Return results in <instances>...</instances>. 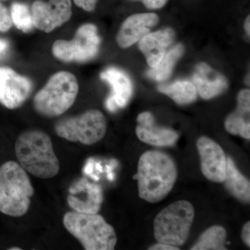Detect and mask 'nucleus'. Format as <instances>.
<instances>
[{"instance_id": "obj_31", "label": "nucleus", "mask_w": 250, "mask_h": 250, "mask_svg": "<svg viewBox=\"0 0 250 250\" xmlns=\"http://www.w3.org/2000/svg\"><path fill=\"white\" fill-rule=\"evenodd\" d=\"M250 16H248V17L246 18V22H245V29H246L247 34H248V36H250Z\"/></svg>"}, {"instance_id": "obj_33", "label": "nucleus", "mask_w": 250, "mask_h": 250, "mask_svg": "<svg viewBox=\"0 0 250 250\" xmlns=\"http://www.w3.org/2000/svg\"><path fill=\"white\" fill-rule=\"evenodd\" d=\"M11 250H21V248H11V249H10Z\"/></svg>"}, {"instance_id": "obj_32", "label": "nucleus", "mask_w": 250, "mask_h": 250, "mask_svg": "<svg viewBox=\"0 0 250 250\" xmlns=\"http://www.w3.org/2000/svg\"><path fill=\"white\" fill-rule=\"evenodd\" d=\"M96 167L98 171H100V172H103V167H102V166L100 165V164H96Z\"/></svg>"}, {"instance_id": "obj_16", "label": "nucleus", "mask_w": 250, "mask_h": 250, "mask_svg": "<svg viewBox=\"0 0 250 250\" xmlns=\"http://www.w3.org/2000/svg\"><path fill=\"white\" fill-rule=\"evenodd\" d=\"M192 83L197 93L205 100H210L224 93L228 87L226 77L213 70L206 62H201L195 67L192 77Z\"/></svg>"}, {"instance_id": "obj_28", "label": "nucleus", "mask_w": 250, "mask_h": 250, "mask_svg": "<svg viewBox=\"0 0 250 250\" xmlns=\"http://www.w3.org/2000/svg\"><path fill=\"white\" fill-rule=\"evenodd\" d=\"M149 250H179V248L165 244V243H158L153 245L149 248Z\"/></svg>"}, {"instance_id": "obj_24", "label": "nucleus", "mask_w": 250, "mask_h": 250, "mask_svg": "<svg viewBox=\"0 0 250 250\" xmlns=\"http://www.w3.org/2000/svg\"><path fill=\"white\" fill-rule=\"evenodd\" d=\"M12 24L11 15L4 5L0 3V31L6 32L9 31Z\"/></svg>"}, {"instance_id": "obj_30", "label": "nucleus", "mask_w": 250, "mask_h": 250, "mask_svg": "<svg viewBox=\"0 0 250 250\" xmlns=\"http://www.w3.org/2000/svg\"><path fill=\"white\" fill-rule=\"evenodd\" d=\"M94 166V161L93 159H90L84 167V173L86 174H90L93 172Z\"/></svg>"}, {"instance_id": "obj_25", "label": "nucleus", "mask_w": 250, "mask_h": 250, "mask_svg": "<svg viewBox=\"0 0 250 250\" xmlns=\"http://www.w3.org/2000/svg\"><path fill=\"white\" fill-rule=\"evenodd\" d=\"M98 0H74V2L79 7L88 12L95 10Z\"/></svg>"}, {"instance_id": "obj_21", "label": "nucleus", "mask_w": 250, "mask_h": 250, "mask_svg": "<svg viewBox=\"0 0 250 250\" xmlns=\"http://www.w3.org/2000/svg\"><path fill=\"white\" fill-rule=\"evenodd\" d=\"M184 47L182 44H178L170 50L166 52L160 62L155 67L148 70L147 76L156 82H163L170 76L176 62L183 55Z\"/></svg>"}, {"instance_id": "obj_18", "label": "nucleus", "mask_w": 250, "mask_h": 250, "mask_svg": "<svg viewBox=\"0 0 250 250\" xmlns=\"http://www.w3.org/2000/svg\"><path fill=\"white\" fill-rule=\"evenodd\" d=\"M236 111L229 115L225 121V129L229 134L250 139V91L242 90L237 97Z\"/></svg>"}, {"instance_id": "obj_19", "label": "nucleus", "mask_w": 250, "mask_h": 250, "mask_svg": "<svg viewBox=\"0 0 250 250\" xmlns=\"http://www.w3.org/2000/svg\"><path fill=\"white\" fill-rule=\"evenodd\" d=\"M223 183L235 198L243 203L250 202V181L240 172L231 158L228 157L226 175Z\"/></svg>"}, {"instance_id": "obj_3", "label": "nucleus", "mask_w": 250, "mask_h": 250, "mask_svg": "<svg viewBox=\"0 0 250 250\" xmlns=\"http://www.w3.org/2000/svg\"><path fill=\"white\" fill-rule=\"evenodd\" d=\"M34 193L25 170L15 161L0 167V212L12 217H21L29 210Z\"/></svg>"}, {"instance_id": "obj_11", "label": "nucleus", "mask_w": 250, "mask_h": 250, "mask_svg": "<svg viewBox=\"0 0 250 250\" xmlns=\"http://www.w3.org/2000/svg\"><path fill=\"white\" fill-rule=\"evenodd\" d=\"M197 148L203 175L211 182L223 183L226 175L228 157L223 148L207 136H202L198 139Z\"/></svg>"}, {"instance_id": "obj_27", "label": "nucleus", "mask_w": 250, "mask_h": 250, "mask_svg": "<svg viewBox=\"0 0 250 250\" xmlns=\"http://www.w3.org/2000/svg\"><path fill=\"white\" fill-rule=\"evenodd\" d=\"M241 238L248 248L250 247V222L245 224L242 229Z\"/></svg>"}, {"instance_id": "obj_2", "label": "nucleus", "mask_w": 250, "mask_h": 250, "mask_svg": "<svg viewBox=\"0 0 250 250\" xmlns=\"http://www.w3.org/2000/svg\"><path fill=\"white\" fill-rule=\"evenodd\" d=\"M20 165L38 178L50 179L58 174L60 164L49 135L29 130L18 136L15 145Z\"/></svg>"}, {"instance_id": "obj_12", "label": "nucleus", "mask_w": 250, "mask_h": 250, "mask_svg": "<svg viewBox=\"0 0 250 250\" xmlns=\"http://www.w3.org/2000/svg\"><path fill=\"white\" fill-rule=\"evenodd\" d=\"M67 203L70 208L82 213H98L103 202L101 186L83 177L70 187Z\"/></svg>"}, {"instance_id": "obj_17", "label": "nucleus", "mask_w": 250, "mask_h": 250, "mask_svg": "<svg viewBox=\"0 0 250 250\" xmlns=\"http://www.w3.org/2000/svg\"><path fill=\"white\" fill-rule=\"evenodd\" d=\"M174 32L170 28L150 33L140 40L139 47L146 57L149 67H155L173 42Z\"/></svg>"}, {"instance_id": "obj_4", "label": "nucleus", "mask_w": 250, "mask_h": 250, "mask_svg": "<svg viewBox=\"0 0 250 250\" xmlns=\"http://www.w3.org/2000/svg\"><path fill=\"white\" fill-rule=\"evenodd\" d=\"M63 225L85 250H112L116 246L114 228L98 213L67 212L63 217Z\"/></svg>"}, {"instance_id": "obj_5", "label": "nucleus", "mask_w": 250, "mask_h": 250, "mask_svg": "<svg viewBox=\"0 0 250 250\" xmlns=\"http://www.w3.org/2000/svg\"><path fill=\"white\" fill-rule=\"evenodd\" d=\"M78 93L79 83L75 75L60 71L52 75L45 86L36 94L33 104L41 116L54 118L71 107Z\"/></svg>"}, {"instance_id": "obj_22", "label": "nucleus", "mask_w": 250, "mask_h": 250, "mask_svg": "<svg viewBox=\"0 0 250 250\" xmlns=\"http://www.w3.org/2000/svg\"><path fill=\"white\" fill-rule=\"evenodd\" d=\"M227 231L223 227L214 225L210 227L202 233L192 250H225Z\"/></svg>"}, {"instance_id": "obj_20", "label": "nucleus", "mask_w": 250, "mask_h": 250, "mask_svg": "<svg viewBox=\"0 0 250 250\" xmlns=\"http://www.w3.org/2000/svg\"><path fill=\"white\" fill-rule=\"evenodd\" d=\"M158 90L170 97L179 104H188L195 102L197 92L192 82L187 80L177 81L170 84L159 85Z\"/></svg>"}, {"instance_id": "obj_7", "label": "nucleus", "mask_w": 250, "mask_h": 250, "mask_svg": "<svg viewBox=\"0 0 250 250\" xmlns=\"http://www.w3.org/2000/svg\"><path fill=\"white\" fill-rule=\"evenodd\" d=\"M106 118L99 110L92 109L82 115L68 117L57 122L54 126L59 137L92 146L101 141L106 132Z\"/></svg>"}, {"instance_id": "obj_26", "label": "nucleus", "mask_w": 250, "mask_h": 250, "mask_svg": "<svg viewBox=\"0 0 250 250\" xmlns=\"http://www.w3.org/2000/svg\"><path fill=\"white\" fill-rule=\"evenodd\" d=\"M149 9H161L165 6L168 0H140Z\"/></svg>"}, {"instance_id": "obj_1", "label": "nucleus", "mask_w": 250, "mask_h": 250, "mask_svg": "<svg viewBox=\"0 0 250 250\" xmlns=\"http://www.w3.org/2000/svg\"><path fill=\"white\" fill-rule=\"evenodd\" d=\"M177 177L175 163L165 152L149 150L143 153L138 164L139 195L149 203L164 200L172 189Z\"/></svg>"}, {"instance_id": "obj_6", "label": "nucleus", "mask_w": 250, "mask_h": 250, "mask_svg": "<svg viewBox=\"0 0 250 250\" xmlns=\"http://www.w3.org/2000/svg\"><path fill=\"white\" fill-rule=\"evenodd\" d=\"M195 217L193 206L186 200L173 202L161 210L154 220L158 243L180 248L187 242Z\"/></svg>"}, {"instance_id": "obj_23", "label": "nucleus", "mask_w": 250, "mask_h": 250, "mask_svg": "<svg viewBox=\"0 0 250 250\" xmlns=\"http://www.w3.org/2000/svg\"><path fill=\"white\" fill-rule=\"evenodd\" d=\"M11 18L13 24L22 32H29L34 27L31 11L25 4L20 2L12 4Z\"/></svg>"}, {"instance_id": "obj_14", "label": "nucleus", "mask_w": 250, "mask_h": 250, "mask_svg": "<svg viewBox=\"0 0 250 250\" xmlns=\"http://www.w3.org/2000/svg\"><path fill=\"white\" fill-rule=\"evenodd\" d=\"M137 123L136 136L146 144L155 147H170L174 146L179 139V134L174 130L157 126L150 112L139 114Z\"/></svg>"}, {"instance_id": "obj_13", "label": "nucleus", "mask_w": 250, "mask_h": 250, "mask_svg": "<svg viewBox=\"0 0 250 250\" xmlns=\"http://www.w3.org/2000/svg\"><path fill=\"white\" fill-rule=\"evenodd\" d=\"M100 77L112 87V93L106 101L108 111L115 112L126 106L133 93L132 82L129 75L121 69L110 67L101 72Z\"/></svg>"}, {"instance_id": "obj_10", "label": "nucleus", "mask_w": 250, "mask_h": 250, "mask_svg": "<svg viewBox=\"0 0 250 250\" xmlns=\"http://www.w3.org/2000/svg\"><path fill=\"white\" fill-rule=\"evenodd\" d=\"M32 83L27 77L19 75L11 67H0V104L9 108L20 107L27 100Z\"/></svg>"}, {"instance_id": "obj_8", "label": "nucleus", "mask_w": 250, "mask_h": 250, "mask_svg": "<svg viewBox=\"0 0 250 250\" xmlns=\"http://www.w3.org/2000/svg\"><path fill=\"white\" fill-rule=\"evenodd\" d=\"M101 39L98 28L91 23L82 24L72 40H57L52 45V54L64 62H87L96 57Z\"/></svg>"}, {"instance_id": "obj_9", "label": "nucleus", "mask_w": 250, "mask_h": 250, "mask_svg": "<svg viewBox=\"0 0 250 250\" xmlns=\"http://www.w3.org/2000/svg\"><path fill=\"white\" fill-rule=\"evenodd\" d=\"M31 13L34 27L49 33L70 21L72 2L70 0H37L31 5Z\"/></svg>"}, {"instance_id": "obj_29", "label": "nucleus", "mask_w": 250, "mask_h": 250, "mask_svg": "<svg viewBox=\"0 0 250 250\" xmlns=\"http://www.w3.org/2000/svg\"><path fill=\"white\" fill-rule=\"evenodd\" d=\"M9 47V44L8 41L4 40V39H0V59L6 55Z\"/></svg>"}, {"instance_id": "obj_15", "label": "nucleus", "mask_w": 250, "mask_h": 250, "mask_svg": "<svg viewBox=\"0 0 250 250\" xmlns=\"http://www.w3.org/2000/svg\"><path fill=\"white\" fill-rule=\"evenodd\" d=\"M159 22L157 15L152 13L136 14L126 18L117 35L116 41L122 48H128L149 34L151 28Z\"/></svg>"}]
</instances>
